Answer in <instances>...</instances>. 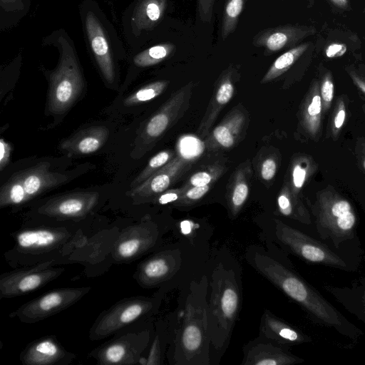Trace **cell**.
I'll return each instance as SVG.
<instances>
[{
  "mask_svg": "<svg viewBox=\"0 0 365 365\" xmlns=\"http://www.w3.org/2000/svg\"><path fill=\"white\" fill-rule=\"evenodd\" d=\"M176 155L175 151L172 150H162L155 154L150 159L145 168L133 181L130 184V187L134 188L143 183L152 175L171 161Z\"/></svg>",
  "mask_w": 365,
  "mask_h": 365,
  "instance_id": "34",
  "label": "cell"
},
{
  "mask_svg": "<svg viewBox=\"0 0 365 365\" xmlns=\"http://www.w3.org/2000/svg\"><path fill=\"white\" fill-rule=\"evenodd\" d=\"M150 301L132 299L120 302L111 308L95 324L92 336L101 339L130 324L148 312Z\"/></svg>",
  "mask_w": 365,
  "mask_h": 365,
  "instance_id": "13",
  "label": "cell"
},
{
  "mask_svg": "<svg viewBox=\"0 0 365 365\" xmlns=\"http://www.w3.org/2000/svg\"><path fill=\"white\" fill-rule=\"evenodd\" d=\"M65 351L51 338H43L33 342L23 353L22 361L26 364L47 365L56 364L63 359Z\"/></svg>",
  "mask_w": 365,
  "mask_h": 365,
  "instance_id": "25",
  "label": "cell"
},
{
  "mask_svg": "<svg viewBox=\"0 0 365 365\" xmlns=\"http://www.w3.org/2000/svg\"><path fill=\"white\" fill-rule=\"evenodd\" d=\"M309 43H303L292 48L279 56L264 75L260 83L272 81L287 71L308 48Z\"/></svg>",
  "mask_w": 365,
  "mask_h": 365,
  "instance_id": "28",
  "label": "cell"
},
{
  "mask_svg": "<svg viewBox=\"0 0 365 365\" xmlns=\"http://www.w3.org/2000/svg\"><path fill=\"white\" fill-rule=\"evenodd\" d=\"M336 4L340 6H345L347 5V0H332Z\"/></svg>",
  "mask_w": 365,
  "mask_h": 365,
  "instance_id": "48",
  "label": "cell"
},
{
  "mask_svg": "<svg viewBox=\"0 0 365 365\" xmlns=\"http://www.w3.org/2000/svg\"><path fill=\"white\" fill-rule=\"evenodd\" d=\"M252 175L251 163L247 160L235 170L229 179L226 198L232 217L239 214L248 199Z\"/></svg>",
  "mask_w": 365,
  "mask_h": 365,
  "instance_id": "19",
  "label": "cell"
},
{
  "mask_svg": "<svg viewBox=\"0 0 365 365\" xmlns=\"http://www.w3.org/2000/svg\"><path fill=\"white\" fill-rule=\"evenodd\" d=\"M346 51V47L344 45L338 44V43H332L326 50V54L329 58H333L336 56H340Z\"/></svg>",
  "mask_w": 365,
  "mask_h": 365,
  "instance_id": "46",
  "label": "cell"
},
{
  "mask_svg": "<svg viewBox=\"0 0 365 365\" xmlns=\"http://www.w3.org/2000/svg\"><path fill=\"white\" fill-rule=\"evenodd\" d=\"M59 273L57 269L35 268L7 274L0 282L1 296L13 297L34 291Z\"/></svg>",
  "mask_w": 365,
  "mask_h": 365,
  "instance_id": "15",
  "label": "cell"
},
{
  "mask_svg": "<svg viewBox=\"0 0 365 365\" xmlns=\"http://www.w3.org/2000/svg\"><path fill=\"white\" fill-rule=\"evenodd\" d=\"M11 153V145L4 139H0V169L2 170L9 163Z\"/></svg>",
  "mask_w": 365,
  "mask_h": 365,
  "instance_id": "43",
  "label": "cell"
},
{
  "mask_svg": "<svg viewBox=\"0 0 365 365\" xmlns=\"http://www.w3.org/2000/svg\"><path fill=\"white\" fill-rule=\"evenodd\" d=\"M215 0H197V11L200 19L204 23H210Z\"/></svg>",
  "mask_w": 365,
  "mask_h": 365,
  "instance_id": "40",
  "label": "cell"
},
{
  "mask_svg": "<svg viewBox=\"0 0 365 365\" xmlns=\"http://www.w3.org/2000/svg\"><path fill=\"white\" fill-rule=\"evenodd\" d=\"M309 34V29L304 26L271 27L258 32L252 39V44L255 47L264 48V53L269 55L294 45Z\"/></svg>",
  "mask_w": 365,
  "mask_h": 365,
  "instance_id": "17",
  "label": "cell"
},
{
  "mask_svg": "<svg viewBox=\"0 0 365 365\" xmlns=\"http://www.w3.org/2000/svg\"><path fill=\"white\" fill-rule=\"evenodd\" d=\"M193 160L178 153L167 165L160 168L138 186L132 188L130 195L139 198H154L175 184L193 165Z\"/></svg>",
  "mask_w": 365,
  "mask_h": 365,
  "instance_id": "12",
  "label": "cell"
},
{
  "mask_svg": "<svg viewBox=\"0 0 365 365\" xmlns=\"http://www.w3.org/2000/svg\"><path fill=\"white\" fill-rule=\"evenodd\" d=\"M246 1L225 0L221 26V36L223 40L235 31Z\"/></svg>",
  "mask_w": 365,
  "mask_h": 365,
  "instance_id": "32",
  "label": "cell"
},
{
  "mask_svg": "<svg viewBox=\"0 0 365 365\" xmlns=\"http://www.w3.org/2000/svg\"><path fill=\"white\" fill-rule=\"evenodd\" d=\"M301 359L290 354L272 341L255 342L245 350L244 365H289Z\"/></svg>",
  "mask_w": 365,
  "mask_h": 365,
  "instance_id": "18",
  "label": "cell"
},
{
  "mask_svg": "<svg viewBox=\"0 0 365 365\" xmlns=\"http://www.w3.org/2000/svg\"><path fill=\"white\" fill-rule=\"evenodd\" d=\"M183 192L184 189L182 187L169 188L155 197L153 199V202L159 205H165L168 203L174 205L180 198Z\"/></svg>",
  "mask_w": 365,
  "mask_h": 365,
  "instance_id": "39",
  "label": "cell"
},
{
  "mask_svg": "<svg viewBox=\"0 0 365 365\" xmlns=\"http://www.w3.org/2000/svg\"><path fill=\"white\" fill-rule=\"evenodd\" d=\"M307 169L302 163H296L292 170V181L296 189H300L305 182Z\"/></svg>",
  "mask_w": 365,
  "mask_h": 365,
  "instance_id": "41",
  "label": "cell"
},
{
  "mask_svg": "<svg viewBox=\"0 0 365 365\" xmlns=\"http://www.w3.org/2000/svg\"><path fill=\"white\" fill-rule=\"evenodd\" d=\"M277 208L281 215L291 217L303 222H309L302 208L299 206L298 202L294 200L293 197L287 187L279 192L277 199Z\"/></svg>",
  "mask_w": 365,
  "mask_h": 365,
  "instance_id": "35",
  "label": "cell"
},
{
  "mask_svg": "<svg viewBox=\"0 0 365 365\" xmlns=\"http://www.w3.org/2000/svg\"><path fill=\"white\" fill-rule=\"evenodd\" d=\"M168 0H131L123 12L121 26L130 51L144 45L163 23Z\"/></svg>",
  "mask_w": 365,
  "mask_h": 365,
  "instance_id": "6",
  "label": "cell"
},
{
  "mask_svg": "<svg viewBox=\"0 0 365 365\" xmlns=\"http://www.w3.org/2000/svg\"><path fill=\"white\" fill-rule=\"evenodd\" d=\"M98 197L95 191L68 193L50 200L39 210L51 216L80 217L93 208Z\"/></svg>",
  "mask_w": 365,
  "mask_h": 365,
  "instance_id": "16",
  "label": "cell"
},
{
  "mask_svg": "<svg viewBox=\"0 0 365 365\" xmlns=\"http://www.w3.org/2000/svg\"><path fill=\"white\" fill-rule=\"evenodd\" d=\"M322 109V99L319 95L312 97L307 108V120L312 122L317 115H320Z\"/></svg>",
  "mask_w": 365,
  "mask_h": 365,
  "instance_id": "42",
  "label": "cell"
},
{
  "mask_svg": "<svg viewBox=\"0 0 365 365\" xmlns=\"http://www.w3.org/2000/svg\"><path fill=\"white\" fill-rule=\"evenodd\" d=\"M260 335L267 341L279 344H299L304 336L298 330L266 310L260 322Z\"/></svg>",
  "mask_w": 365,
  "mask_h": 365,
  "instance_id": "23",
  "label": "cell"
},
{
  "mask_svg": "<svg viewBox=\"0 0 365 365\" xmlns=\"http://www.w3.org/2000/svg\"><path fill=\"white\" fill-rule=\"evenodd\" d=\"M148 240L134 237L121 242L117 247L118 255L125 259L135 257L146 245Z\"/></svg>",
  "mask_w": 365,
  "mask_h": 365,
  "instance_id": "38",
  "label": "cell"
},
{
  "mask_svg": "<svg viewBox=\"0 0 365 365\" xmlns=\"http://www.w3.org/2000/svg\"><path fill=\"white\" fill-rule=\"evenodd\" d=\"M109 130L105 126L82 129L65 140L61 148L70 155H87L98 150L106 142Z\"/></svg>",
  "mask_w": 365,
  "mask_h": 365,
  "instance_id": "21",
  "label": "cell"
},
{
  "mask_svg": "<svg viewBox=\"0 0 365 365\" xmlns=\"http://www.w3.org/2000/svg\"><path fill=\"white\" fill-rule=\"evenodd\" d=\"M50 164L42 162L19 173L28 200L67 180L63 174L49 171Z\"/></svg>",
  "mask_w": 365,
  "mask_h": 365,
  "instance_id": "20",
  "label": "cell"
},
{
  "mask_svg": "<svg viewBox=\"0 0 365 365\" xmlns=\"http://www.w3.org/2000/svg\"><path fill=\"white\" fill-rule=\"evenodd\" d=\"M211 293L207 307L210 342L220 349L230 337L238 314L240 290L235 274L222 266L216 268L211 280Z\"/></svg>",
  "mask_w": 365,
  "mask_h": 365,
  "instance_id": "4",
  "label": "cell"
},
{
  "mask_svg": "<svg viewBox=\"0 0 365 365\" xmlns=\"http://www.w3.org/2000/svg\"><path fill=\"white\" fill-rule=\"evenodd\" d=\"M275 222L278 240L298 257L309 262L346 268L345 262L320 242L279 220Z\"/></svg>",
  "mask_w": 365,
  "mask_h": 365,
  "instance_id": "8",
  "label": "cell"
},
{
  "mask_svg": "<svg viewBox=\"0 0 365 365\" xmlns=\"http://www.w3.org/2000/svg\"><path fill=\"white\" fill-rule=\"evenodd\" d=\"M322 97L325 102H330L334 96V85L332 82L327 79L324 81L321 89Z\"/></svg>",
  "mask_w": 365,
  "mask_h": 365,
  "instance_id": "45",
  "label": "cell"
},
{
  "mask_svg": "<svg viewBox=\"0 0 365 365\" xmlns=\"http://www.w3.org/2000/svg\"><path fill=\"white\" fill-rule=\"evenodd\" d=\"M250 123L247 110L241 104L233 107L204 139L211 150L237 146L245 138Z\"/></svg>",
  "mask_w": 365,
  "mask_h": 365,
  "instance_id": "10",
  "label": "cell"
},
{
  "mask_svg": "<svg viewBox=\"0 0 365 365\" xmlns=\"http://www.w3.org/2000/svg\"><path fill=\"white\" fill-rule=\"evenodd\" d=\"M170 81L158 80L143 86L125 98L123 103L132 106L149 101L161 95L168 88Z\"/></svg>",
  "mask_w": 365,
  "mask_h": 365,
  "instance_id": "31",
  "label": "cell"
},
{
  "mask_svg": "<svg viewBox=\"0 0 365 365\" xmlns=\"http://www.w3.org/2000/svg\"><path fill=\"white\" fill-rule=\"evenodd\" d=\"M27 200L26 190L19 173L14 175L1 188V207L19 205Z\"/></svg>",
  "mask_w": 365,
  "mask_h": 365,
  "instance_id": "30",
  "label": "cell"
},
{
  "mask_svg": "<svg viewBox=\"0 0 365 365\" xmlns=\"http://www.w3.org/2000/svg\"><path fill=\"white\" fill-rule=\"evenodd\" d=\"M176 51V46L170 42H160L144 45L140 48L130 51L128 59L130 73L159 64L170 58Z\"/></svg>",
  "mask_w": 365,
  "mask_h": 365,
  "instance_id": "22",
  "label": "cell"
},
{
  "mask_svg": "<svg viewBox=\"0 0 365 365\" xmlns=\"http://www.w3.org/2000/svg\"><path fill=\"white\" fill-rule=\"evenodd\" d=\"M31 0H0V31L12 29L29 13Z\"/></svg>",
  "mask_w": 365,
  "mask_h": 365,
  "instance_id": "27",
  "label": "cell"
},
{
  "mask_svg": "<svg viewBox=\"0 0 365 365\" xmlns=\"http://www.w3.org/2000/svg\"><path fill=\"white\" fill-rule=\"evenodd\" d=\"M213 185L192 186L184 190L182 196L174 205L188 206L196 203L210 190Z\"/></svg>",
  "mask_w": 365,
  "mask_h": 365,
  "instance_id": "37",
  "label": "cell"
},
{
  "mask_svg": "<svg viewBox=\"0 0 365 365\" xmlns=\"http://www.w3.org/2000/svg\"><path fill=\"white\" fill-rule=\"evenodd\" d=\"M364 169H365V160H364Z\"/></svg>",
  "mask_w": 365,
  "mask_h": 365,
  "instance_id": "49",
  "label": "cell"
},
{
  "mask_svg": "<svg viewBox=\"0 0 365 365\" xmlns=\"http://www.w3.org/2000/svg\"><path fill=\"white\" fill-rule=\"evenodd\" d=\"M322 222L319 233L337 244L353 237L356 217L349 202L339 200L329 206Z\"/></svg>",
  "mask_w": 365,
  "mask_h": 365,
  "instance_id": "14",
  "label": "cell"
},
{
  "mask_svg": "<svg viewBox=\"0 0 365 365\" xmlns=\"http://www.w3.org/2000/svg\"><path fill=\"white\" fill-rule=\"evenodd\" d=\"M256 172L264 184H270L274 180L278 169V161L274 148H265L264 151H260L259 158L255 165Z\"/></svg>",
  "mask_w": 365,
  "mask_h": 365,
  "instance_id": "33",
  "label": "cell"
},
{
  "mask_svg": "<svg viewBox=\"0 0 365 365\" xmlns=\"http://www.w3.org/2000/svg\"><path fill=\"white\" fill-rule=\"evenodd\" d=\"M63 236V232L51 229L24 230L17 235V247L27 252L45 251L59 245Z\"/></svg>",
  "mask_w": 365,
  "mask_h": 365,
  "instance_id": "24",
  "label": "cell"
},
{
  "mask_svg": "<svg viewBox=\"0 0 365 365\" xmlns=\"http://www.w3.org/2000/svg\"><path fill=\"white\" fill-rule=\"evenodd\" d=\"M195 285L188 294L184 317L177 333L175 356L177 364H205V351L210 341L204 290Z\"/></svg>",
  "mask_w": 365,
  "mask_h": 365,
  "instance_id": "5",
  "label": "cell"
},
{
  "mask_svg": "<svg viewBox=\"0 0 365 365\" xmlns=\"http://www.w3.org/2000/svg\"><path fill=\"white\" fill-rule=\"evenodd\" d=\"M250 262L259 274L322 323L341 326V316L334 307L291 269L258 252H254Z\"/></svg>",
  "mask_w": 365,
  "mask_h": 365,
  "instance_id": "3",
  "label": "cell"
},
{
  "mask_svg": "<svg viewBox=\"0 0 365 365\" xmlns=\"http://www.w3.org/2000/svg\"><path fill=\"white\" fill-rule=\"evenodd\" d=\"M160 360V350L159 342L156 339L154 341L148 359L146 361V364H159Z\"/></svg>",
  "mask_w": 365,
  "mask_h": 365,
  "instance_id": "44",
  "label": "cell"
},
{
  "mask_svg": "<svg viewBox=\"0 0 365 365\" xmlns=\"http://www.w3.org/2000/svg\"><path fill=\"white\" fill-rule=\"evenodd\" d=\"M240 78L239 70L234 65H230L220 73L197 130L200 138L204 140L207 136L219 114L232 98Z\"/></svg>",
  "mask_w": 365,
  "mask_h": 365,
  "instance_id": "11",
  "label": "cell"
},
{
  "mask_svg": "<svg viewBox=\"0 0 365 365\" xmlns=\"http://www.w3.org/2000/svg\"><path fill=\"white\" fill-rule=\"evenodd\" d=\"M130 346L122 340L111 342L100 351L99 359L103 364H118L125 363L130 354Z\"/></svg>",
  "mask_w": 365,
  "mask_h": 365,
  "instance_id": "36",
  "label": "cell"
},
{
  "mask_svg": "<svg viewBox=\"0 0 365 365\" xmlns=\"http://www.w3.org/2000/svg\"><path fill=\"white\" fill-rule=\"evenodd\" d=\"M89 289L66 288L49 292L23 305L16 314L26 322L42 320L71 306Z\"/></svg>",
  "mask_w": 365,
  "mask_h": 365,
  "instance_id": "9",
  "label": "cell"
},
{
  "mask_svg": "<svg viewBox=\"0 0 365 365\" xmlns=\"http://www.w3.org/2000/svg\"><path fill=\"white\" fill-rule=\"evenodd\" d=\"M178 264V257L173 252L160 253L143 264L141 269L143 279L150 284L158 283L171 275Z\"/></svg>",
  "mask_w": 365,
  "mask_h": 365,
  "instance_id": "26",
  "label": "cell"
},
{
  "mask_svg": "<svg viewBox=\"0 0 365 365\" xmlns=\"http://www.w3.org/2000/svg\"><path fill=\"white\" fill-rule=\"evenodd\" d=\"M193 83L189 82L175 93L147 120L137 140L139 155L150 150L163 135L174 126L190 106Z\"/></svg>",
  "mask_w": 365,
  "mask_h": 365,
  "instance_id": "7",
  "label": "cell"
},
{
  "mask_svg": "<svg viewBox=\"0 0 365 365\" xmlns=\"http://www.w3.org/2000/svg\"><path fill=\"white\" fill-rule=\"evenodd\" d=\"M226 170L225 163L220 161L215 162L194 173L182 187L185 190L192 186L215 185Z\"/></svg>",
  "mask_w": 365,
  "mask_h": 365,
  "instance_id": "29",
  "label": "cell"
},
{
  "mask_svg": "<svg viewBox=\"0 0 365 365\" xmlns=\"http://www.w3.org/2000/svg\"><path fill=\"white\" fill-rule=\"evenodd\" d=\"M43 46H52L58 53L53 70L42 67L48 80V107L51 113L62 114L68 110L82 93L85 81L73 40L63 28L53 30L41 41Z\"/></svg>",
  "mask_w": 365,
  "mask_h": 365,
  "instance_id": "1",
  "label": "cell"
},
{
  "mask_svg": "<svg viewBox=\"0 0 365 365\" xmlns=\"http://www.w3.org/2000/svg\"><path fill=\"white\" fill-rule=\"evenodd\" d=\"M345 116L346 114L344 110L341 109L338 112L334 119V125L336 128H340L342 126Z\"/></svg>",
  "mask_w": 365,
  "mask_h": 365,
  "instance_id": "47",
  "label": "cell"
},
{
  "mask_svg": "<svg viewBox=\"0 0 365 365\" xmlns=\"http://www.w3.org/2000/svg\"><path fill=\"white\" fill-rule=\"evenodd\" d=\"M78 14L86 48L103 78L113 84L118 63L128 56L125 46L97 0H82Z\"/></svg>",
  "mask_w": 365,
  "mask_h": 365,
  "instance_id": "2",
  "label": "cell"
}]
</instances>
